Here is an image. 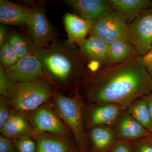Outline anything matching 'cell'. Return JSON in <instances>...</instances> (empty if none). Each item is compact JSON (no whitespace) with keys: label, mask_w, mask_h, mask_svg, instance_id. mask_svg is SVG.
I'll use <instances>...</instances> for the list:
<instances>
[{"label":"cell","mask_w":152,"mask_h":152,"mask_svg":"<svg viewBox=\"0 0 152 152\" xmlns=\"http://www.w3.org/2000/svg\"><path fill=\"white\" fill-rule=\"evenodd\" d=\"M89 73L88 94L94 102L118 104L126 109L137 99L152 94V76L142 56Z\"/></svg>","instance_id":"6da1fadb"},{"label":"cell","mask_w":152,"mask_h":152,"mask_svg":"<svg viewBox=\"0 0 152 152\" xmlns=\"http://www.w3.org/2000/svg\"><path fill=\"white\" fill-rule=\"evenodd\" d=\"M80 53L72 46L53 42L34 48L33 54L41 62L45 76L63 83L84 69V60Z\"/></svg>","instance_id":"7a4b0ae2"},{"label":"cell","mask_w":152,"mask_h":152,"mask_svg":"<svg viewBox=\"0 0 152 152\" xmlns=\"http://www.w3.org/2000/svg\"><path fill=\"white\" fill-rule=\"evenodd\" d=\"M52 94L50 83L42 78L18 83V89L12 98L13 105L17 110H32L46 102Z\"/></svg>","instance_id":"3957f363"},{"label":"cell","mask_w":152,"mask_h":152,"mask_svg":"<svg viewBox=\"0 0 152 152\" xmlns=\"http://www.w3.org/2000/svg\"><path fill=\"white\" fill-rule=\"evenodd\" d=\"M56 102L59 115L72 130L80 152H85L88 141L84 129L80 104L75 99L58 94L56 95Z\"/></svg>","instance_id":"277c9868"},{"label":"cell","mask_w":152,"mask_h":152,"mask_svg":"<svg viewBox=\"0 0 152 152\" xmlns=\"http://www.w3.org/2000/svg\"><path fill=\"white\" fill-rule=\"evenodd\" d=\"M128 26L126 18L113 10L93 21L89 33L91 36L110 45L117 41L127 40Z\"/></svg>","instance_id":"5b68a950"},{"label":"cell","mask_w":152,"mask_h":152,"mask_svg":"<svg viewBox=\"0 0 152 152\" xmlns=\"http://www.w3.org/2000/svg\"><path fill=\"white\" fill-rule=\"evenodd\" d=\"M127 40L134 48L137 56H144L152 48V7L128 24Z\"/></svg>","instance_id":"8992f818"},{"label":"cell","mask_w":152,"mask_h":152,"mask_svg":"<svg viewBox=\"0 0 152 152\" xmlns=\"http://www.w3.org/2000/svg\"><path fill=\"white\" fill-rule=\"evenodd\" d=\"M26 26L35 48L47 46L54 39V30L47 18L42 6L31 9Z\"/></svg>","instance_id":"52a82bcc"},{"label":"cell","mask_w":152,"mask_h":152,"mask_svg":"<svg viewBox=\"0 0 152 152\" xmlns=\"http://www.w3.org/2000/svg\"><path fill=\"white\" fill-rule=\"evenodd\" d=\"M5 70L10 78L17 83L32 81L45 76L41 62L33 54L19 60Z\"/></svg>","instance_id":"ba28073f"},{"label":"cell","mask_w":152,"mask_h":152,"mask_svg":"<svg viewBox=\"0 0 152 152\" xmlns=\"http://www.w3.org/2000/svg\"><path fill=\"white\" fill-rule=\"evenodd\" d=\"M64 3L76 15L91 21L113 11L110 0H66Z\"/></svg>","instance_id":"9c48e42d"},{"label":"cell","mask_w":152,"mask_h":152,"mask_svg":"<svg viewBox=\"0 0 152 152\" xmlns=\"http://www.w3.org/2000/svg\"><path fill=\"white\" fill-rule=\"evenodd\" d=\"M124 111L117 121L116 127L115 129L118 140L130 142L151 136L150 132L127 112Z\"/></svg>","instance_id":"30bf717a"},{"label":"cell","mask_w":152,"mask_h":152,"mask_svg":"<svg viewBox=\"0 0 152 152\" xmlns=\"http://www.w3.org/2000/svg\"><path fill=\"white\" fill-rule=\"evenodd\" d=\"M31 9L7 0L0 1V22L4 25L26 26Z\"/></svg>","instance_id":"8fae6325"},{"label":"cell","mask_w":152,"mask_h":152,"mask_svg":"<svg viewBox=\"0 0 152 152\" xmlns=\"http://www.w3.org/2000/svg\"><path fill=\"white\" fill-rule=\"evenodd\" d=\"M126 110L118 104L104 103H99L92 111L90 116L91 126H111L116 122L122 113Z\"/></svg>","instance_id":"7c38bea8"},{"label":"cell","mask_w":152,"mask_h":152,"mask_svg":"<svg viewBox=\"0 0 152 152\" xmlns=\"http://www.w3.org/2000/svg\"><path fill=\"white\" fill-rule=\"evenodd\" d=\"M63 22L70 44L78 43L84 39L90 32L92 22L69 12L64 16Z\"/></svg>","instance_id":"4fadbf2b"},{"label":"cell","mask_w":152,"mask_h":152,"mask_svg":"<svg viewBox=\"0 0 152 152\" xmlns=\"http://www.w3.org/2000/svg\"><path fill=\"white\" fill-rule=\"evenodd\" d=\"M115 12L125 17L129 24L147 9L152 7L149 0H110Z\"/></svg>","instance_id":"5bb4252c"},{"label":"cell","mask_w":152,"mask_h":152,"mask_svg":"<svg viewBox=\"0 0 152 152\" xmlns=\"http://www.w3.org/2000/svg\"><path fill=\"white\" fill-rule=\"evenodd\" d=\"M77 44L83 56L93 61L108 63L107 52L109 45L99 38L91 36L79 42Z\"/></svg>","instance_id":"9a60e30c"},{"label":"cell","mask_w":152,"mask_h":152,"mask_svg":"<svg viewBox=\"0 0 152 152\" xmlns=\"http://www.w3.org/2000/svg\"><path fill=\"white\" fill-rule=\"evenodd\" d=\"M90 135L95 152H107L117 138L115 129L109 125L96 126Z\"/></svg>","instance_id":"2e32d148"},{"label":"cell","mask_w":152,"mask_h":152,"mask_svg":"<svg viewBox=\"0 0 152 152\" xmlns=\"http://www.w3.org/2000/svg\"><path fill=\"white\" fill-rule=\"evenodd\" d=\"M34 124L39 130L62 134L66 133L64 126L53 113L47 109H42L37 112Z\"/></svg>","instance_id":"e0dca14e"},{"label":"cell","mask_w":152,"mask_h":152,"mask_svg":"<svg viewBox=\"0 0 152 152\" xmlns=\"http://www.w3.org/2000/svg\"><path fill=\"white\" fill-rule=\"evenodd\" d=\"M2 135L13 140L32 134L27 121L18 114H11L4 126L1 129Z\"/></svg>","instance_id":"ac0fdd59"},{"label":"cell","mask_w":152,"mask_h":152,"mask_svg":"<svg viewBox=\"0 0 152 152\" xmlns=\"http://www.w3.org/2000/svg\"><path fill=\"white\" fill-rule=\"evenodd\" d=\"M137 56L134 48L127 40H120L109 45L107 59L109 64H120Z\"/></svg>","instance_id":"d6986e66"},{"label":"cell","mask_w":152,"mask_h":152,"mask_svg":"<svg viewBox=\"0 0 152 152\" xmlns=\"http://www.w3.org/2000/svg\"><path fill=\"white\" fill-rule=\"evenodd\" d=\"M126 111L150 132H152V119L146 103L143 98L131 103L126 108Z\"/></svg>","instance_id":"ffe728a7"},{"label":"cell","mask_w":152,"mask_h":152,"mask_svg":"<svg viewBox=\"0 0 152 152\" xmlns=\"http://www.w3.org/2000/svg\"><path fill=\"white\" fill-rule=\"evenodd\" d=\"M7 40L10 45L18 57L19 60L33 54L34 46L29 38L12 31L8 36Z\"/></svg>","instance_id":"44dd1931"},{"label":"cell","mask_w":152,"mask_h":152,"mask_svg":"<svg viewBox=\"0 0 152 152\" xmlns=\"http://www.w3.org/2000/svg\"><path fill=\"white\" fill-rule=\"evenodd\" d=\"M37 143V152H70L67 144L56 139L41 138Z\"/></svg>","instance_id":"7402d4cb"},{"label":"cell","mask_w":152,"mask_h":152,"mask_svg":"<svg viewBox=\"0 0 152 152\" xmlns=\"http://www.w3.org/2000/svg\"><path fill=\"white\" fill-rule=\"evenodd\" d=\"M18 88V83L11 79L4 67L0 66V94L5 98L13 97Z\"/></svg>","instance_id":"603a6c76"},{"label":"cell","mask_w":152,"mask_h":152,"mask_svg":"<svg viewBox=\"0 0 152 152\" xmlns=\"http://www.w3.org/2000/svg\"><path fill=\"white\" fill-rule=\"evenodd\" d=\"M19 60L18 57L10 45L7 39L1 47L0 61L2 66L8 69L16 64Z\"/></svg>","instance_id":"cb8c5ba5"},{"label":"cell","mask_w":152,"mask_h":152,"mask_svg":"<svg viewBox=\"0 0 152 152\" xmlns=\"http://www.w3.org/2000/svg\"><path fill=\"white\" fill-rule=\"evenodd\" d=\"M13 142L18 152H37V143L30 136L13 140Z\"/></svg>","instance_id":"d4e9b609"},{"label":"cell","mask_w":152,"mask_h":152,"mask_svg":"<svg viewBox=\"0 0 152 152\" xmlns=\"http://www.w3.org/2000/svg\"><path fill=\"white\" fill-rule=\"evenodd\" d=\"M129 142L132 152H152V139L150 136Z\"/></svg>","instance_id":"484cf974"},{"label":"cell","mask_w":152,"mask_h":152,"mask_svg":"<svg viewBox=\"0 0 152 152\" xmlns=\"http://www.w3.org/2000/svg\"><path fill=\"white\" fill-rule=\"evenodd\" d=\"M10 114L8 106L4 97L1 96L0 104V128L4 126L10 118Z\"/></svg>","instance_id":"4316f807"},{"label":"cell","mask_w":152,"mask_h":152,"mask_svg":"<svg viewBox=\"0 0 152 152\" xmlns=\"http://www.w3.org/2000/svg\"><path fill=\"white\" fill-rule=\"evenodd\" d=\"M107 152H132L129 142L122 140L115 141L111 148Z\"/></svg>","instance_id":"83f0119b"},{"label":"cell","mask_w":152,"mask_h":152,"mask_svg":"<svg viewBox=\"0 0 152 152\" xmlns=\"http://www.w3.org/2000/svg\"><path fill=\"white\" fill-rule=\"evenodd\" d=\"M0 152H18L13 142L8 138L0 136Z\"/></svg>","instance_id":"f1b7e54d"},{"label":"cell","mask_w":152,"mask_h":152,"mask_svg":"<svg viewBox=\"0 0 152 152\" xmlns=\"http://www.w3.org/2000/svg\"><path fill=\"white\" fill-rule=\"evenodd\" d=\"M143 57L147 70L152 76V48L149 53Z\"/></svg>","instance_id":"f546056e"},{"label":"cell","mask_w":152,"mask_h":152,"mask_svg":"<svg viewBox=\"0 0 152 152\" xmlns=\"http://www.w3.org/2000/svg\"><path fill=\"white\" fill-rule=\"evenodd\" d=\"M7 29L4 25L2 24L0 26V47H1L6 40L7 39Z\"/></svg>","instance_id":"4dcf8cb0"},{"label":"cell","mask_w":152,"mask_h":152,"mask_svg":"<svg viewBox=\"0 0 152 152\" xmlns=\"http://www.w3.org/2000/svg\"><path fill=\"white\" fill-rule=\"evenodd\" d=\"M143 99L146 103L149 111L150 115L152 119V94L143 97Z\"/></svg>","instance_id":"1f68e13d"},{"label":"cell","mask_w":152,"mask_h":152,"mask_svg":"<svg viewBox=\"0 0 152 152\" xmlns=\"http://www.w3.org/2000/svg\"><path fill=\"white\" fill-rule=\"evenodd\" d=\"M150 137H151V139H152V132H151V136H150Z\"/></svg>","instance_id":"d6a6232c"},{"label":"cell","mask_w":152,"mask_h":152,"mask_svg":"<svg viewBox=\"0 0 152 152\" xmlns=\"http://www.w3.org/2000/svg\"><path fill=\"white\" fill-rule=\"evenodd\" d=\"M152 6V1H151Z\"/></svg>","instance_id":"836d02e7"}]
</instances>
